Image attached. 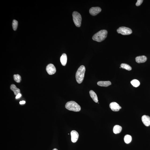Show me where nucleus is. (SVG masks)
Returning <instances> with one entry per match:
<instances>
[{"label": "nucleus", "mask_w": 150, "mask_h": 150, "mask_svg": "<svg viewBox=\"0 0 150 150\" xmlns=\"http://www.w3.org/2000/svg\"><path fill=\"white\" fill-rule=\"evenodd\" d=\"M108 31L106 30H102L93 36V40L98 42L103 41L107 37Z\"/></svg>", "instance_id": "1"}, {"label": "nucleus", "mask_w": 150, "mask_h": 150, "mask_svg": "<svg viewBox=\"0 0 150 150\" xmlns=\"http://www.w3.org/2000/svg\"><path fill=\"white\" fill-rule=\"evenodd\" d=\"M85 70V68L83 65L80 66L78 69L76 74V80L78 83L80 84L83 81Z\"/></svg>", "instance_id": "2"}, {"label": "nucleus", "mask_w": 150, "mask_h": 150, "mask_svg": "<svg viewBox=\"0 0 150 150\" xmlns=\"http://www.w3.org/2000/svg\"><path fill=\"white\" fill-rule=\"evenodd\" d=\"M66 108L68 110L75 112L80 111L81 109L80 106L73 101H70L67 102L65 106Z\"/></svg>", "instance_id": "3"}, {"label": "nucleus", "mask_w": 150, "mask_h": 150, "mask_svg": "<svg viewBox=\"0 0 150 150\" xmlns=\"http://www.w3.org/2000/svg\"><path fill=\"white\" fill-rule=\"evenodd\" d=\"M73 20L76 26L80 27L81 25L82 17L80 13L78 12L75 11L72 14Z\"/></svg>", "instance_id": "4"}, {"label": "nucleus", "mask_w": 150, "mask_h": 150, "mask_svg": "<svg viewBox=\"0 0 150 150\" xmlns=\"http://www.w3.org/2000/svg\"><path fill=\"white\" fill-rule=\"evenodd\" d=\"M117 32L118 34H121L123 35H128L132 33L131 30L125 27H121L117 30Z\"/></svg>", "instance_id": "5"}, {"label": "nucleus", "mask_w": 150, "mask_h": 150, "mask_svg": "<svg viewBox=\"0 0 150 150\" xmlns=\"http://www.w3.org/2000/svg\"><path fill=\"white\" fill-rule=\"evenodd\" d=\"M46 71L49 75L54 74L56 71V68L53 64H49L46 67Z\"/></svg>", "instance_id": "6"}, {"label": "nucleus", "mask_w": 150, "mask_h": 150, "mask_svg": "<svg viewBox=\"0 0 150 150\" xmlns=\"http://www.w3.org/2000/svg\"><path fill=\"white\" fill-rule=\"evenodd\" d=\"M101 11V8L99 7H93L90 9V14L92 16H95L99 13Z\"/></svg>", "instance_id": "7"}, {"label": "nucleus", "mask_w": 150, "mask_h": 150, "mask_svg": "<svg viewBox=\"0 0 150 150\" xmlns=\"http://www.w3.org/2000/svg\"><path fill=\"white\" fill-rule=\"evenodd\" d=\"M71 140L73 142H75L79 139V135L78 133L75 130H73L71 132Z\"/></svg>", "instance_id": "8"}, {"label": "nucleus", "mask_w": 150, "mask_h": 150, "mask_svg": "<svg viewBox=\"0 0 150 150\" xmlns=\"http://www.w3.org/2000/svg\"><path fill=\"white\" fill-rule=\"evenodd\" d=\"M109 107L114 112H118L120 110V106L115 102H112L109 105Z\"/></svg>", "instance_id": "9"}, {"label": "nucleus", "mask_w": 150, "mask_h": 150, "mask_svg": "<svg viewBox=\"0 0 150 150\" xmlns=\"http://www.w3.org/2000/svg\"><path fill=\"white\" fill-rule=\"evenodd\" d=\"M142 123L146 126L148 127L150 125V117L146 115H144L142 117Z\"/></svg>", "instance_id": "10"}, {"label": "nucleus", "mask_w": 150, "mask_h": 150, "mask_svg": "<svg viewBox=\"0 0 150 150\" xmlns=\"http://www.w3.org/2000/svg\"><path fill=\"white\" fill-rule=\"evenodd\" d=\"M147 60L146 57L145 56H137L135 58L136 62L139 64L144 63L146 62Z\"/></svg>", "instance_id": "11"}, {"label": "nucleus", "mask_w": 150, "mask_h": 150, "mask_svg": "<svg viewBox=\"0 0 150 150\" xmlns=\"http://www.w3.org/2000/svg\"><path fill=\"white\" fill-rule=\"evenodd\" d=\"M10 89L14 92L15 95H17L18 94H20V90L17 88L16 85L14 84H12L10 87Z\"/></svg>", "instance_id": "12"}, {"label": "nucleus", "mask_w": 150, "mask_h": 150, "mask_svg": "<svg viewBox=\"0 0 150 150\" xmlns=\"http://www.w3.org/2000/svg\"><path fill=\"white\" fill-rule=\"evenodd\" d=\"M97 85L101 86L107 87L111 85V82L109 81H100L98 82Z\"/></svg>", "instance_id": "13"}, {"label": "nucleus", "mask_w": 150, "mask_h": 150, "mask_svg": "<svg viewBox=\"0 0 150 150\" xmlns=\"http://www.w3.org/2000/svg\"><path fill=\"white\" fill-rule=\"evenodd\" d=\"M60 60L62 65L65 66L67 62V56L66 54L65 53L63 54L61 57Z\"/></svg>", "instance_id": "14"}, {"label": "nucleus", "mask_w": 150, "mask_h": 150, "mask_svg": "<svg viewBox=\"0 0 150 150\" xmlns=\"http://www.w3.org/2000/svg\"><path fill=\"white\" fill-rule=\"evenodd\" d=\"M90 96L93 99V100L96 103H98V98L96 94L93 91L90 90Z\"/></svg>", "instance_id": "15"}, {"label": "nucleus", "mask_w": 150, "mask_h": 150, "mask_svg": "<svg viewBox=\"0 0 150 150\" xmlns=\"http://www.w3.org/2000/svg\"><path fill=\"white\" fill-rule=\"evenodd\" d=\"M122 130V128L120 126L116 125L114 126L113 130L114 133L117 134L120 133Z\"/></svg>", "instance_id": "16"}, {"label": "nucleus", "mask_w": 150, "mask_h": 150, "mask_svg": "<svg viewBox=\"0 0 150 150\" xmlns=\"http://www.w3.org/2000/svg\"><path fill=\"white\" fill-rule=\"evenodd\" d=\"M131 136L129 135H126L124 137V140L126 143L128 144L131 142Z\"/></svg>", "instance_id": "17"}, {"label": "nucleus", "mask_w": 150, "mask_h": 150, "mask_svg": "<svg viewBox=\"0 0 150 150\" xmlns=\"http://www.w3.org/2000/svg\"><path fill=\"white\" fill-rule=\"evenodd\" d=\"M131 83L133 86L137 87L140 85V82L137 79H134L131 82Z\"/></svg>", "instance_id": "18"}, {"label": "nucleus", "mask_w": 150, "mask_h": 150, "mask_svg": "<svg viewBox=\"0 0 150 150\" xmlns=\"http://www.w3.org/2000/svg\"><path fill=\"white\" fill-rule=\"evenodd\" d=\"M121 67L123 69H125L128 71H130L132 69L131 67L128 64H121Z\"/></svg>", "instance_id": "19"}, {"label": "nucleus", "mask_w": 150, "mask_h": 150, "mask_svg": "<svg viewBox=\"0 0 150 150\" xmlns=\"http://www.w3.org/2000/svg\"><path fill=\"white\" fill-rule=\"evenodd\" d=\"M13 77L14 80L18 83H19L21 81V77L19 74L14 75Z\"/></svg>", "instance_id": "20"}, {"label": "nucleus", "mask_w": 150, "mask_h": 150, "mask_svg": "<svg viewBox=\"0 0 150 150\" xmlns=\"http://www.w3.org/2000/svg\"><path fill=\"white\" fill-rule=\"evenodd\" d=\"M18 26V22L16 20H13L12 23V26L13 29L14 31H15L17 29Z\"/></svg>", "instance_id": "21"}, {"label": "nucleus", "mask_w": 150, "mask_h": 150, "mask_svg": "<svg viewBox=\"0 0 150 150\" xmlns=\"http://www.w3.org/2000/svg\"><path fill=\"white\" fill-rule=\"evenodd\" d=\"M143 0H138L136 4V6H139L143 2Z\"/></svg>", "instance_id": "22"}, {"label": "nucleus", "mask_w": 150, "mask_h": 150, "mask_svg": "<svg viewBox=\"0 0 150 150\" xmlns=\"http://www.w3.org/2000/svg\"><path fill=\"white\" fill-rule=\"evenodd\" d=\"M22 95L20 94H18L16 96V99H18Z\"/></svg>", "instance_id": "23"}, {"label": "nucleus", "mask_w": 150, "mask_h": 150, "mask_svg": "<svg viewBox=\"0 0 150 150\" xmlns=\"http://www.w3.org/2000/svg\"><path fill=\"white\" fill-rule=\"evenodd\" d=\"M26 103V102L25 101H20L19 102V103L20 104H24Z\"/></svg>", "instance_id": "24"}, {"label": "nucleus", "mask_w": 150, "mask_h": 150, "mask_svg": "<svg viewBox=\"0 0 150 150\" xmlns=\"http://www.w3.org/2000/svg\"><path fill=\"white\" fill-rule=\"evenodd\" d=\"M52 150H58L56 149V148H54V149H53Z\"/></svg>", "instance_id": "25"}, {"label": "nucleus", "mask_w": 150, "mask_h": 150, "mask_svg": "<svg viewBox=\"0 0 150 150\" xmlns=\"http://www.w3.org/2000/svg\"><path fill=\"white\" fill-rule=\"evenodd\" d=\"M121 107L120 106V109H121Z\"/></svg>", "instance_id": "26"}]
</instances>
